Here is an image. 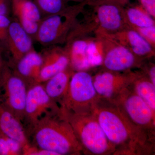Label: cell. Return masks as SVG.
<instances>
[{
    "mask_svg": "<svg viewBox=\"0 0 155 155\" xmlns=\"http://www.w3.org/2000/svg\"><path fill=\"white\" fill-rule=\"evenodd\" d=\"M91 113L115 149L114 155H150L155 137L133 124L113 101L99 97Z\"/></svg>",
    "mask_w": 155,
    "mask_h": 155,
    "instance_id": "obj_1",
    "label": "cell"
},
{
    "mask_svg": "<svg viewBox=\"0 0 155 155\" xmlns=\"http://www.w3.org/2000/svg\"><path fill=\"white\" fill-rule=\"evenodd\" d=\"M31 144L56 155H80L82 148L69 122L59 114L43 117L31 130Z\"/></svg>",
    "mask_w": 155,
    "mask_h": 155,
    "instance_id": "obj_2",
    "label": "cell"
},
{
    "mask_svg": "<svg viewBox=\"0 0 155 155\" xmlns=\"http://www.w3.org/2000/svg\"><path fill=\"white\" fill-rule=\"evenodd\" d=\"M59 114L71 125L83 154L114 155L115 148L91 113L76 114L60 107Z\"/></svg>",
    "mask_w": 155,
    "mask_h": 155,
    "instance_id": "obj_3",
    "label": "cell"
},
{
    "mask_svg": "<svg viewBox=\"0 0 155 155\" xmlns=\"http://www.w3.org/2000/svg\"><path fill=\"white\" fill-rule=\"evenodd\" d=\"M65 50L69 59V67L74 72L88 71L102 64L104 50L101 39L87 38L85 33L73 28L66 41Z\"/></svg>",
    "mask_w": 155,
    "mask_h": 155,
    "instance_id": "obj_4",
    "label": "cell"
},
{
    "mask_svg": "<svg viewBox=\"0 0 155 155\" xmlns=\"http://www.w3.org/2000/svg\"><path fill=\"white\" fill-rule=\"evenodd\" d=\"M87 1L69 5L58 14L42 19L35 38L45 47L59 45L66 42L67 36L77 23Z\"/></svg>",
    "mask_w": 155,
    "mask_h": 155,
    "instance_id": "obj_5",
    "label": "cell"
},
{
    "mask_svg": "<svg viewBox=\"0 0 155 155\" xmlns=\"http://www.w3.org/2000/svg\"><path fill=\"white\" fill-rule=\"evenodd\" d=\"M99 97L94 86L92 75L88 71H76L72 74L67 93L59 105L75 114H91Z\"/></svg>",
    "mask_w": 155,
    "mask_h": 155,
    "instance_id": "obj_6",
    "label": "cell"
},
{
    "mask_svg": "<svg viewBox=\"0 0 155 155\" xmlns=\"http://www.w3.org/2000/svg\"><path fill=\"white\" fill-rule=\"evenodd\" d=\"M28 85L8 63L0 68V104L23 124Z\"/></svg>",
    "mask_w": 155,
    "mask_h": 155,
    "instance_id": "obj_7",
    "label": "cell"
},
{
    "mask_svg": "<svg viewBox=\"0 0 155 155\" xmlns=\"http://www.w3.org/2000/svg\"><path fill=\"white\" fill-rule=\"evenodd\" d=\"M111 101L119 107L133 124L155 137V113L130 86Z\"/></svg>",
    "mask_w": 155,
    "mask_h": 155,
    "instance_id": "obj_8",
    "label": "cell"
},
{
    "mask_svg": "<svg viewBox=\"0 0 155 155\" xmlns=\"http://www.w3.org/2000/svg\"><path fill=\"white\" fill-rule=\"evenodd\" d=\"M60 112V105L48 95L42 83L36 82L28 85L23 122L28 137L40 119L46 116L58 115Z\"/></svg>",
    "mask_w": 155,
    "mask_h": 155,
    "instance_id": "obj_9",
    "label": "cell"
},
{
    "mask_svg": "<svg viewBox=\"0 0 155 155\" xmlns=\"http://www.w3.org/2000/svg\"><path fill=\"white\" fill-rule=\"evenodd\" d=\"M102 39L104 56L103 69L114 72H126L140 68L143 60L137 57L130 50L107 34H98Z\"/></svg>",
    "mask_w": 155,
    "mask_h": 155,
    "instance_id": "obj_10",
    "label": "cell"
},
{
    "mask_svg": "<svg viewBox=\"0 0 155 155\" xmlns=\"http://www.w3.org/2000/svg\"><path fill=\"white\" fill-rule=\"evenodd\" d=\"M94 8L93 14L97 20L96 34H113L127 27L124 7L111 2L88 1Z\"/></svg>",
    "mask_w": 155,
    "mask_h": 155,
    "instance_id": "obj_11",
    "label": "cell"
},
{
    "mask_svg": "<svg viewBox=\"0 0 155 155\" xmlns=\"http://www.w3.org/2000/svg\"><path fill=\"white\" fill-rule=\"evenodd\" d=\"M139 72H114L103 69L92 75L94 86L99 97L112 100L130 86Z\"/></svg>",
    "mask_w": 155,
    "mask_h": 155,
    "instance_id": "obj_12",
    "label": "cell"
},
{
    "mask_svg": "<svg viewBox=\"0 0 155 155\" xmlns=\"http://www.w3.org/2000/svg\"><path fill=\"white\" fill-rule=\"evenodd\" d=\"M11 13L25 31L35 38L42 17L34 2L32 0H11Z\"/></svg>",
    "mask_w": 155,
    "mask_h": 155,
    "instance_id": "obj_13",
    "label": "cell"
},
{
    "mask_svg": "<svg viewBox=\"0 0 155 155\" xmlns=\"http://www.w3.org/2000/svg\"><path fill=\"white\" fill-rule=\"evenodd\" d=\"M43 64L38 83H44L69 67V56L65 48L59 45L45 47L41 53Z\"/></svg>",
    "mask_w": 155,
    "mask_h": 155,
    "instance_id": "obj_14",
    "label": "cell"
},
{
    "mask_svg": "<svg viewBox=\"0 0 155 155\" xmlns=\"http://www.w3.org/2000/svg\"><path fill=\"white\" fill-rule=\"evenodd\" d=\"M6 48L11 56L10 63H15L34 49L32 37L17 20L12 21L8 29Z\"/></svg>",
    "mask_w": 155,
    "mask_h": 155,
    "instance_id": "obj_15",
    "label": "cell"
},
{
    "mask_svg": "<svg viewBox=\"0 0 155 155\" xmlns=\"http://www.w3.org/2000/svg\"><path fill=\"white\" fill-rule=\"evenodd\" d=\"M107 35L125 46L143 61L154 56L155 48L140 34L129 26L116 33Z\"/></svg>",
    "mask_w": 155,
    "mask_h": 155,
    "instance_id": "obj_16",
    "label": "cell"
},
{
    "mask_svg": "<svg viewBox=\"0 0 155 155\" xmlns=\"http://www.w3.org/2000/svg\"><path fill=\"white\" fill-rule=\"evenodd\" d=\"M7 63L14 72L25 81L27 85L38 83L43 64L41 53L38 52L33 49L17 62Z\"/></svg>",
    "mask_w": 155,
    "mask_h": 155,
    "instance_id": "obj_17",
    "label": "cell"
},
{
    "mask_svg": "<svg viewBox=\"0 0 155 155\" xmlns=\"http://www.w3.org/2000/svg\"><path fill=\"white\" fill-rule=\"evenodd\" d=\"M0 132L19 142L22 148L30 143L22 122L1 104Z\"/></svg>",
    "mask_w": 155,
    "mask_h": 155,
    "instance_id": "obj_18",
    "label": "cell"
},
{
    "mask_svg": "<svg viewBox=\"0 0 155 155\" xmlns=\"http://www.w3.org/2000/svg\"><path fill=\"white\" fill-rule=\"evenodd\" d=\"M73 72L69 67L42 83L48 95L58 104L67 93Z\"/></svg>",
    "mask_w": 155,
    "mask_h": 155,
    "instance_id": "obj_19",
    "label": "cell"
},
{
    "mask_svg": "<svg viewBox=\"0 0 155 155\" xmlns=\"http://www.w3.org/2000/svg\"><path fill=\"white\" fill-rule=\"evenodd\" d=\"M130 87L155 113V85L142 71L139 72Z\"/></svg>",
    "mask_w": 155,
    "mask_h": 155,
    "instance_id": "obj_20",
    "label": "cell"
},
{
    "mask_svg": "<svg viewBox=\"0 0 155 155\" xmlns=\"http://www.w3.org/2000/svg\"><path fill=\"white\" fill-rule=\"evenodd\" d=\"M125 20L130 28H142L155 25V19L140 5L124 7Z\"/></svg>",
    "mask_w": 155,
    "mask_h": 155,
    "instance_id": "obj_21",
    "label": "cell"
},
{
    "mask_svg": "<svg viewBox=\"0 0 155 155\" xmlns=\"http://www.w3.org/2000/svg\"><path fill=\"white\" fill-rule=\"evenodd\" d=\"M39 10L45 17L58 14L69 5L66 0H34Z\"/></svg>",
    "mask_w": 155,
    "mask_h": 155,
    "instance_id": "obj_22",
    "label": "cell"
},
{
    "mask_svg": "<svg viewBox=\"0 0 155 155\" xmlns=\"http://www.w3.org/2000/svg\"><path fill=\"white\" fill-rule=\"evenodd\" d=\"M11 20L8 16L0 15V51H2V46L6 48L8 29Z\"/></svg>",
    "mask_w": 155,
    "mask_h": 155,
    "instance_id": "obj_23",
    "label": "cell"
},
{
    "mask_svg": "<svg viewBox=\"0 0 155 155\" xmlns=\"http://www.w3.org/2000/svg\"><path fill=\"white\" fill-rule=\"evenodd\" d=\"M137 31L155 48V25L142 28H132Z\"/></svg>",
    "mask_w": 155,
    "mask_h": 155,
    "instance_id": "obj_24",
    "label": "cell"
},
{
    "mask_svg": "<svg viewBox=\"0 0 155 155\" xmlns=\"http://www.w3.org/2000/svg\"><path fill=\"white\" fill-rule=\"evenodd\" d=\"M22 155H56L54 153L34 146L30 143L22 148Z\"/></svg>",
    "mask_w": 155,
    "mask_h": 155,
    "instance_id": "obj_25",
    "label": "cell"
},
{
    "mask_svg": "<svg viewBox=\"0 0 155 155\" xmlns=\"http://www.w3.org/2000/svg\"><path fill=\"white\" fill-rule=\"evenodd\" d=\"M139 5L151 17L155 19V0H137Z\"/></svg>",
    "mask_w": 155,
    "mask_h": 155,
    "instance_id": "obj_26",
    "label": "cell"
},
{
    "mask_svg": "<svg viewBox=\"0 0 155 155\" xmlns=\"http://www.w3.org/2000/svg\"><path fill=\"white\" fill-rule=\"evenodd\" d=\"M142 71L147 76L153 84L155 85V66L154 64H149L147 66L142 65Z\"/></svg>",
    "mask_w": 155,
    "mask_h": 155,
    "instance_id": "obj_27",
    "label": "cell"
},
{
    "mask_svg": "<svg viewBox=\"0 0 155 155\" xmlns=\"http://www.w3.org/2000/svg\"><path fill=\"white\" fill-rule=\"evenodd\" d=\"M0 155H11L8 136L0 132Z\"/></svg>",
    "mask_w": 155,
    "mask_h": 155,
    "instance_id": "obj_28",
    "label": "cell"
},
{
    "mask_svg": "<svg viewBox=\"0 0 155 155\" xmlns=\"http://www.w3.org/2000/svg\"><path fill=\"white\" fill-rule=\"evenodd\" d=\"M11 0H0V15L8 16L11 13Z\"/></svg>",
    "mask_w": 155,
    "mask_h": 155,
    "instance_id": "obj_29",
    "label": "cell"
},
{
    "mask_svg": "<svg viewBox=\"0 0 155 155\" xmlns=\"http://www.w3.org/2000/svg\"><path fill=\"white\" fill-rule=\"evenodd\" d=\"M90 1V0H88ZM93 1H103V2H111L116 3L121 5L123 7H125L129 4L130 0H93Z\"/></svg>",
    "mask_w": 155,
    "mask_h": 155,
    "instance_id": "obj_30",
    "label": "cell"
},
{
    "mask_svg": "<svg viewBox=\"0 0 155 155\" xmlns=\"http://www.w3.org/2000/svg\"><path fill=\"white\" fill-rule=\"evenodd\" d=\"M66 1L68 3L69 2H72L75 3V4H76L83 2L87 1V0H66Z\"/></svg>",
    "mask_w": 155,
    "mask_h": 155,
    "instance_id": "obj_31",
    "label": "cell"
},
{
    "mask_svg": "<svg viewBox=\"0 0 155 155\" xmlns=\"http://www.w3.org/2000/svg\"><path fill=\"white\" fill-rule=\"evenodd\" d=\"M5 61L3 60L2 57V55H1V54H0V68L2 67V66L4 63H5Z\"/></svg>",
    "mask_w": 155,
    "mask_h": 155,
    "instance_id": "obj_32",
    "label": "cell"
}]
</instances>
